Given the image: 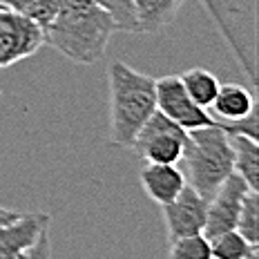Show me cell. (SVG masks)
Here are the masks:
<instances>
[{
  "instance_id": "cell-13",
  "label": "cell",
  "mask_w": 259,
  "mask_h": 259,
  "mask_svg": "<svg viewBox=\"0 0 259 259\" xmlns=\"http://www.w3.org/2000/svg\"><path fill=\"white\" fill-rule=\"evenodd\" d=\"M139 31H159L175 20L183 0H132Z\"/></svg>"
},
{
  "instance_id": "cell-21",
  "label": "cell",
  "mask_w": 259,
  "mask_h": 259,
  "mask_svg": "<svg viewBox=\"0 0 259 259\" xmlns=\"http://www.w3.org/2000/svg\"><path fill=\"white\" fill-rule=\"evenodd\" d=\"M25 259H52V244H50V228L42 230L36 244L29 248Z\"/></svg>"
},
{
  "instance_id": "cell-20",
  "label": "cell",
  "mask_w": 259,
  "mask_h": 259,
  "mask_svg": "<svg viewBox=\"0 0 259 259\" xmlns=\"http://www.w3.org/2000/svg\"><path fill=\"white\" fill-rule=\"evenodd\" d=\"M217 125L224 130L226 134H244L248 139H255L259 141V125H257V110L250 112L246 118L241 121H235V123H217Z\"/></svg>"
},
{
  "instance_id": "cell-8",
  "label": "cell",
  "mask_w": 259,
  "mask_h": 259,
  "mask_svg": "<svg viewBox=\"0 0 259 259\" xmlns=\"http://www.w3.org/2000/svg\"><path fill=\"white\" fill-rule=\"evenodd\" d=\"M206 210L208 201L201 197L192 186H183V190L175 199L163 206V219H165V233L168 239H181L188 235L203 233L206 226Z\"/></svg>"
},
{
  "instance_id": "cell-12",
  "label": "cell",
  "mask_w": 259,
  "mask_h": 259,
  "mask_svg": "<svg viewBox=\"0 0 259 259\" xmlns=\"http://www.w3.org/2000/svg\"><path fill=\"white\" fill-rule=\"evenodd\" d=\"M228 139L233 148V172L250 190H259V141L244 134H228Z\"/></svg>"
},
{
  "instance_id": "cell-14",
  "label": "cell",
  "mask_w": 259,
  "mask_h": 259,
  "mask_svg": "<svg viewBox=\"0 0 259 259\" xmlns=\"http://www.w3.org/2000/svg\"><path fill=\"white\" fill-rule=\"evenodd\" d=\"M179 78H181V85H183V90H186V94L190 96L194 103L199 107H203V110H210V105H212L214 96H217V92H219V85H221L219 78L203 67L188 69Z\"/></svg>"
},
{
  "instance_id": "cell-1",
  "label": "cell",
  "mask_w": 259,
  "mask_h": 259,
  "mask_svg": "<svg viewBox=\"0 0 259 259\" xmlns=\"http://www.w3.org/2000/svg\"><path fill=\"white\" fill-rule=\"evenodd\" d=\"M114 31L112 16L94 0H61L54 18L42 27V38L69 61L94 65L105 56Z\"/></svg>"
},
{
  "instance_id": "cell-23",
  "label": "cell",
  "mask_w": 259,
  "mask_h": 259,
  "mask_svg": "<svg viewBox=\"0 0 259 259\" xmlns=\"http://www.w3.org/2000/svg\"><path fill=\"white\" fill-rule=\"evenodd\" d=\"M0 101H3V90H0Z\"/></svg>"
},
{
  "instance_id": "cell-2",
  "label": "cell",
  "mask_w": 259,
  "mask_h": 259,
  "mask_svg": "<svg viewBox=\"0 0 259 259\" xmlns=\"http://www.w3.org/2000/svg\"><path fill=\"white\" fill-rule=\"evenodd\" d=\"M110 80V143L132 148L152 112L156 110L154 78L137 72L123 61H112L107 67Z\"/></svg>"
},
{
  "instance_id": "cell-3",
  "label": "cell",
  "mask_w": 259,
  "mask_h": 259,
  "mask_svg": "<svg viewBox=\"0 0 259 259\" xmlns=\"http://www.w3.org/2000/svg\"><path fill=\"white\" fill-rule=\"evenodd\" d=\"M179 163L186 168V183L208 201L221 183L233 175V148L228 134L219 125L188 130Z\"/></svg>"
},
{
  "instance_id": "cell-19",
  "label": "cell",
  "mask_w": 259,
  "mask_h": 259,
  "mask_svg": "<svg viewBox=\"0 0 259 259\" xmlns=\"http://www.w3.org/2000/svg\"><path fill=\"white\" fill-rule=\"evenodd\" d=\"M99 7H103L107 14L114 20L116 31H139V23H137V14H134V5L132 0H94Z\"/></svg>"
},
{
  "instance_id": "cell-16",
  "label": "cell",
  "mask_w": 259,
  "mask_h": 259,
  "mask_svg": "<svg viewBox=\"0 0 259 259\" xmlns=\"http://www.w3.org/2000/svg\"><path fill=\"white\" fill-rule=\"evenodd\" d=\"M61 0H0V7H7L12 12L34 20L36 25L45 27L56 14Z\"/></svg>"
},
{
  "instance_id": "cell-17",
  "label": "cell",
  "mask_w": 259,
  "mask_h": 259,
  "mask_svg": "<svg viewBox=\"0 0 259 259\" xmlns=\"http://www.w3.org/2000/svg\"><path fill=\"white\" fill-rule=\"evenodd\" d=\"M235 230L244 239L250 241L252 246H257L259 241V192L257 190H248V194L244 197Z\"/></svg>"
},
{
  "instance_id": "cell-11",
  "label": "cell",
  "mask_w": 259,
  "mask_h": 259,
  "mask_svg": "<svg viewBox=\"0 0 259 259\" xmlns=\"http://www.w3.org/2000/svg\"><path fill=\"white\" fill-rule=\"evenodd\" d=\"M212 116L217 123H235L246 118L250 112H255V96L252 92L239 83H224L219 85V92L214 96L212 105Z\"/></svg>"
},
{
  "instance_id": "cell-22",
  "label": "cell",
  "mask_w": 259,
  "mask_h": 259,
  "mask_svg": "<svg viewBox=\"0 0 259 259\" xmlns=\"http://www.w3.org/2000/svg\"><path fill=\"white\" fill-rule=\"evenodd\" d=\"M18 212H12V210H5V208H0V221H7V219H14Z\"/></svg>"
},
{
  "instance_id": "cell-4",
  "label": "cell",
  "mask_w": 259,
  "mask_h": 259,
  "mask_svg": "<svg viewBox=\"0 0 259 259\" xmlns=\"http://www.w3.org/2000/svg\"><path fill=\"white\" fill-rule=\"evenodd\" d=\"M188 132L163 116L159 110L145 121L141 132L137 134L132 150L141 156L145 163H163V165H179L183 145H186Z\"/></svg>"
},
{
  "instance_id": "cell-10",
  "label": "cell",
  "mask_w": 259,
  "mask_h": 259,
  "mask_svg": "<svg viewBox=\"0 0 259 259\" xmlns=\"http://www.w3.org/2000/svg\"><path fill=\"white\" fill-rule=\"evenodd\" d=\"M141 186L145 194L159 203L161 208L168 206L172 199L177 197L183 186H186V177L179 165H163V163H145L141 168Z\"/></svg>"
},
{
  "instance_id": "cell-9",
  "label": "cell",
  "mask_w": 259,
  "mask_h": 259,
  "mask_svg": "<svg viewBox=\"0 0 259 259\" xmlns=\"http://www.w3.org/2000/svg\"><path fill=\"white\" fill-rule=\"evenodd\" d=\"M50 228V214L27 212L0 221V259H25L42 230Z\"/></svg>"
},
{
  "instance_id": "cell-5",
  "label": "cell",
  "mask_w": 259,
  "mask_h": 259,
  "mask_svg": "<svg viewBox=\"0 0 259 259\" xmlns=\"http://www.w3.org/2000/svg\"><path fill=\"white\" fill-rule=\"evenodd\" d=\"M45 45L42 27L34 20L0 7V69L34 56Z\"/></svg>"
},
{
  "instance_id": "cell-7",
  "label": "cell",
  "mask_w": 259,
  "mask_h": 259,
  "mask_svg": "<svg viewBox=\"0 0 259 259\" xmlns=\"http://www.w3.org/2000/svg\"><path fill=\"white\" fill-rule=\"evenodd\" d=\"M248 190H250V188L246 186V181L233 172V175L217 188V192L208 199L206 226H203V235H206L208 239L219 233L235 230L241 201H244Z\"/></svg>"
},
{
  "instance_id": "cell-18",
  "label": "cell",
  "mask_w": 259,
  "mask_h": 259,
  "mask_svg": "<svg viewBox=\"0 0 259 259\" xmlns=\"http://www.w3.org/2000/svg\"><path fill=\"white\" fill-rule=\"evenodd\" d=\"M170 259H212L210 239L203 233L170 241Z\"/></svg>"
},
{
  "instance_id": "cell-15",
  "label": "cell",
  "mask_w": 259,
  "mask_h": 259,
  "mask_svg": "<svg viewBox=\"0 0 259 259\" xmlns=\"http://www.w3.org/2000/svg\"><path fill=\"white\" fill-rule=\"evenodd\" d=\"M210 252L212 259H250L257 252V246L244 239L237 230H228L210 237Z\"/></svg>"
},
{
  "instance_id": "cell-6",
  "label": "cell",
  "mask_w": 259,
  "mask_h": 259,
  "mask_svg": "<svg viewBox=\"0 0 259 259\" xmlns=\"http://www.w3.org/2000/svg\"><path fill=\"white\" fill-rule=\"evenodd\" d=\"M154 94H156V110L163 116H168L172 123L183 127L186 132L197 127L217 125V121L208 114V110L199 107L186 94L179 76L154 78Z\"/></svg>"
}]
</instances>
